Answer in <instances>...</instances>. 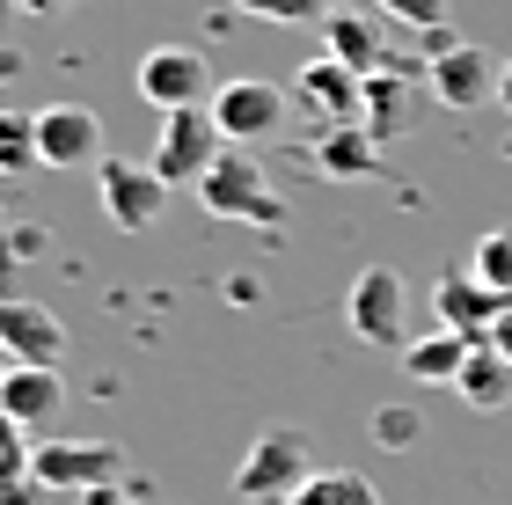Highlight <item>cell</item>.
Instances as JSON below:
<instances>
[{
	"label": "cell",
	"mask_w": 512,
	"mask_h": 505,
	"mask_svg": "<svg viewBox=\"0 0 512 505\" xmlns=\"http://www.w3.org/2000/svg\"><path fill=\"white\" fill-rule=\"evenodd\" d=\"M125 469V454L110 440H44L30 447V476L44 491H110Z\"/></svg>",
	"instance_id": "52a82bcc"
},
{
	"label": "cell",
	"mask_w": 512,
	"mask_h": 505,
	"mask_svg": "<svg viewBox=\"0 0 512 505\" xmlns=\"http://www.w3.org/2000/svg\"><path fill=\"white\" fill-rule=\"evenodd\" d=\"M286 505H381V491H374V476H359V469H315Z\"/></svg>",
	"instance_id": "ffe728a7"
},
{
	"label": "cell",
	"mask_w": 512,
	"mask_h": 505,
	"mask_svg": "<svg viewBox=\"0 0 512 505\" xmlns=\"http://www.w3.org/2000/svg\"><path fill=\"white\" fill-rule=\"evenodd\" d=\"M0 352H8V366H59L66 323L37 301H0Z\"/></svg>",
	"instance_id": "7c38bea8"
},
{
	"label": "cell",
	"mask_w": 512,
	"mask_h": 505,
	"mask_svg": "<svg viewBox=\"0 0 512 505\" xmlns=\"http://www.w3.org/2000/svg\"><path fill=\"white\" fill-rule=\"evenodd\" d=\"M395 359H403V374H410V381H425V388H454L461 359H469V337H454V330H425V337H410Z\"/></svg>",
	"instance_id": "d6986e66"
},
{
	"label": "cell",
	"mask_w": 512,
	"mask_h": 505,
	"mask_svg": "<svg viewBox=\"0 0 512 505\" xmlns=\"http://www.w3.org/2000/svg\"><path fill=\"white\" fill-rule=\"evenodd\" d=\"M256 22H322V0H227Z\"/></svg>",
	"instance_id": "cb8c5ba5"
},
{
	"label": "cell",
	"mask_w": 512,
	"mask_h": 505,
	"mask_svg": "<svg viewBox=\"0 0 512 505\" xmlns=\"http://www.w3.org/2000/svg\"><path fill=\"white\" fill-rule=\"evenodd\" d=\"M293 103L315 110L322 132H330V125H359V74H352V66H337V59H308L293 74Z\"/></svg>",
	"instance_id": "5bb4252c"
},
{
	"label": "cell",
	"mask_w": 512,
	"mask_h": 505,
	"mask_svg": "<svg viewBox=\"0 0 512 505\" xmlns=\"http://www.w3.org/2000/svg\"><path fill=\"white\" fill-rule=\"evenodd\" d=\"M498 103L512 110V59H505V74H498Z\"/></svg>",
	"instance_id": "f1b7e54d"
},
{
	"label": "cell",
	"mask_w": 512,
	"mask_h": 505,
	"mask_svg": "<svg viewBox=\"0 0 512 505\" xmlns=\"http://www.w3.org/2000/svg\"><path fill=\"white\" fill-rule=\"evenodd\" d=\"M30 169H44L37 110H0V176H30Z\"/></svg>",
	"instance_id": "44dd1931"
},
{
	"label": "cell",
	"mask_w": 512,
	"mask_h": 505,
	"mask_svg": "<svg viewBox=\"0 0 512 505\" xmlns=\"http://www.w3.org/2000/svg\"><path fill=\"white\" fill-rule=\"evenodd\" d=\"M220 154H227V132H220L213 110L198 103V110H169V118H161V140H154L147 162H154V176L169 183V191H176V183H191V191H198V183L213 176Z\"/></svg>",
	"instance_id": "3957f363"
},
{
	"label": "cell",
	"mask_w": 512,
	"mask_h": 505,
	"mask_svg": "<svg viewBox=\"0 0 512 505\" xmlns=\"http://www.w3.org/2000/svg\"><path fill=\"white\" fill-rule=\"evenodd\" d=\"M381 15H395L410 37H425V30H439V22H447V0H381Z\"/></svg>",
	"instance_id": "d4e9b609"
},
{
	"label": "cell",
	"mask_w": 512,
	"mask_h": 505,
	"mask_svg": "<svg viewBox=\"0 0 512 505\" xmlns=\"http://www.w3.org/2000/svg\"><path fill=\"white\" fill-rule=\"evenodd\" d=\"M132 88H139V103H154L161 118H169V110H198V103H213V66H205L198 44H154V52L139 59Z\"/></svg>",
	"instance_id": "5b68a950"
},
{
	"label": "cell",
	"mask_w": 512,
	"mask_h": 505,
	"mask_svg": "<svg viewBox=\"0 0 512 505\" xmlns=\"http://www.w3.org/2000/svg\"><path fill=\"white\" fill-rule=\"evenodd\" d=\"M454 396L469 403V410H505L512 403V359L498 352V344H469V359H461V374H454Z\"/></svg>",
	"instance_id": "ac0fdd59"
},
{
	"label": "cell",
	"mask_w": 512,
	"mask_h": 505,
	"mask_svg": "<svg viewBox=\"0 0 512 505\" xmlns=\"http://www.w3.org/2000/svg\"><path fill=\"white\" fill-rule=\"evenodd\" d=\"M359 125L374 132L381 147H388V140H403V132H410V66H403V59L359 81Z\"/></svg>",
	"instance_id": "9a60e30c"
},
{
	"label": "cell",
	"mask_w": 512,
	"mask_h": 505,
	"mask_svg": "<svg viewBox=\"0 0 512 505\" xmlns=\"http://www.w3.org/2000/svg\"><path fill=\"white\" fill-rule=\"evenodd\" d=\"M469 271L483 286H498V293H512V227H491V235L476 242V257H469Z\"/></svg>",
	"instance_id": "603a6c76"
},
{
	"label": "cell",
	"mask_w": 512,
	"mask_h": 505,
	"mask_svg": "<svg viewBox=\"0 0 512 505\" xmlns=\"http://www.w3.org/2000/svg\"><path fill=\"white\" fill-rule=\"evenodd\" d=\"M22 15H59V8H74V0H15Z\"/></svg>",
	"instance_id": "4316f807"
},
{
	"label": "cell",
	"mask_w": 512,
	"mask_h": 505,
	"mask_svg": "<svg viewBox=\"0 0 512 505\" xmlns=\"http://www.w3.org/2000/svg\"><path fill=\"white\" fill-rule=\"evenodd\" d=\"M505 308H512V293L483 286L476 271H461V264L432 279V315H439V330H454V337H469V344H491V330H498Z\"/></svg>",
	"instance_id": "9c48e42d"
},
{
	"label": "cell",
	"mask_w": 512,
	"mask_h": 505,
	"mask_svg": "<svg viewBox=\"0 0 512 505\" xmlns=\"http://www.w3.org/2000/svg\"><path fill=\"white\" fill-rule=\"evenodd\" d=\"M96 198H103V220L118 227V235H147L161 220V205H169V183L154 176V162L110 154V162H96Z\"/></svg>",
	"instance_id": "8992f818"
},
{
	"label": "cell",
	"mask_w": 512,
	"mask_h": 505,
	"mask_svg": "<svg viewBox=\"0 0 512 505\" xmlns=\"http://www.w3.org/2000/svg\"><path fill=\"white\" fill-rule=\"evenodd\" d=\"M498 74L505 66L483 52V44H469V37H461L454 52L425 59V88H432V103H447V110H483L498 96Z\"/></svg>",
	"instance_id": "30bf717a"
},
{
	"label": "cell",
	"mask_w": 512,
	"mask_h": 505,
	"mask_svg": "<svg viewBox=\"0 0 512 505\" xmlns=\"http://www.w3.org/2000/svg\"><path fill=\"white\" fill-rule=\"evenodd\" d=\"M366 432H374V447L403 454V447H417V440H425V418H417L410 403H381L374 418H366Z\"/></svg>",
	"instance_id": "7402d4cb"
},
{
	"label": "cell",
	"mask_w": 512,
	"mask_h": 505,
	"mask_svg": "<svg viewBox=\"0 0 512 505\" xmlns=\"http://www.w3.org/2000/svg\"><path fill=\"white\" fill-rule=\"evenodd\" d=\"M37 154H44V169H88V162H103V118L88 103H44L37 110Z\"/></svg>",
	"instance_id": "8fae6325"
},
{
	"label": "cell",
	"mask_w": 512,
	"mask_h": 505,
	"mask_svg": "<svg viewBox=\"0 0 512 505\" xmlns=\"http://www.w3.org/2000/svg\"><path fill=\"white\" fill-rule=\"evenodd\" d=\"M205 110L220 118L227 147H256V140H271V132L286 125V88H278V81H256V74H242V81H220Z\"/></svg>",
	"instance_id": "ba28073f"
},
{
	"label": "cell",
	"mask_w": 512,
	"mask_h": 505,
	"mask_svg": "<svg viewBox=\"0 0 512 505\" xmlns=\"http://www.w3.org/2000/svg\"><path fill=\"white\" fill-rule=\"evenodd\" d=\"M322 59H337V66H352V74H381V66H395V52L381 44V30L366 15H322Z\"/></svg>",
	"instance_id": "2e32d148"
},
{
	"label": "cell",
	"mask_w": 512,
	"mask_h": 505,
	"mask_svg": "<svg viewBox=\"0 0 512 505\" xmlns=\"http://www.w3.org/2000/svg\"><path fill=\"white\" fill-rule=\"evenodd\" d=\"M66 410V374L59 366H8L0 374V418L22 425V432H37V425H52Z\"/></svg>",
	"instance_id": "4fadbf2b"
},
{
	"label": "cell",
	"mask_w": 512,
	"mask_h": 505,
	"mask_svg": "<svg viewBox=\"0 0 512 505\" xmlns=\"http://www.w3.org/2000/svg\"><path fill=\"white\" fill-rule=\"evenodd\" d=\"M491 344H498V352H505V359H512V308H505V315H498V330H491Z\"/></svg>",
	"instance_id": "83f0119b"
},
{
	"label": "cell",
	"mask_w": 512,
	"mask_h": 505,
	"mask_svg": "<svg viewBox=\"0 0 512 505\" xmlns=\"http://www.w3.org/2000/svg\"><path fill=\"white\" fill-rule=\"evenodd\" d=\"M37 491L44 484H37L30 469H0V505H37Z\"/></svg>",
	"instance_id": "484cf974"
},
{
	"label": "cell",
	"mask_w": 512,
	"mask_h": 505,
	"mask_svg": "<svg viewBox=\"0 0 512 505\" xmlns=\"http://www.w3.org/2000/svg\"><path fill=\"white\" fill-rule=\"evenodd\" d=\"M308 476H315L308 432H264V440H249V454L235 462V498H249V505H286Z\"/></svg>",
	"instance_id": "7a4b0ae2"
},
{
	"label": "cell",
	"mask_w": 512,
	"mask_h": 505,
	"mask_svg": "<svg viewBox=\"0 0 512 505\" xmlns=\"http://www.w3.org/2000/svg\"><path fill=\"white\" fill-rule=\"evenodd\" d=\"M198 205L213 220H235V227H278V220H286V198L271 191V176H264V162H256L249 147L220 154L213 176L198 183Z\"/></svg>",
	"instance_id": "6da1fadb"
},
{
	"label": "cell",
	"mask_w": 512,
	"mask_h": 505,
	"mask_svg": "<svg viewBox=\"0 0 512 505\" xmlns=\"http://www.w3.org/2000/svg\"><path fill=\"white\" fill-rule=\"evenodd\" d=\"M8 8H15V0H0V22H8Z\"/></svg>",
	"instance_id": "f546056e"
},
{
	"label": "cell",
	"mask_w": 512,
	"mask_h": 505,
	"mask_svg": "<svg viewBox=\"0 0 512 505\" xmlns=\"http://www.w3.org/2000/svg\"><path fill=\"white\" fill-rule=\"evenodd\" d=\"M315 169L330 183H366L381 169V140L366 125H330V132H315Z\"/></svg>",
	"instance_id": "e0dca14e"
},
{
	"label": "cell",
	"mask_w": 512,
	"mask_h": 505,
	"mask_svg": "<svg viewBox=\"0 0 512 505\" xmlns=\"http://www.w3.org/2000/svg\"><path fill=\"white\" fill-rule=\"evenodd\" d=\"M344 330L359 344H374V352H403L410 344V293L388 264H366L352 279V293H344Z\"/></svg>",
	"instance_id": "277c9868"
}]
</instances>
